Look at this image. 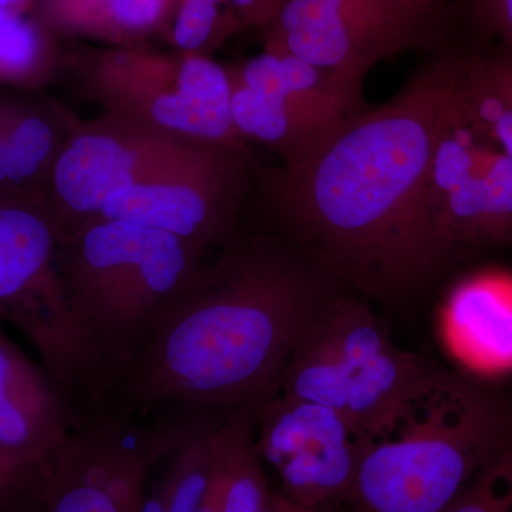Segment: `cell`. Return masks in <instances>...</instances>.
<instances>
[{
	"label": "cell",
	"mask_w": 512,
	"mask_h": 512,
	"mask_svg": "<svg viewBox=\"0 0 512 512\" xmlns=\"http://www.w3.org/2000/svg\"><path fill=\"white\" fill-rule=\"evenodd\" d=\"M338 282L291 238L232 235L202 259L120 370L104 406L195 424L258 413Z\"/></svg>",
	"instance_id": "cell-1"
},
{
	"label": "cell",
	"mask_w": 512,
	"mask_h": 512,
	"mask_svg": "<svg viewBox=\"0 0 512 512\" xmlns=\"http://www.w3.org/2000/svg\"><path fill=\"white\" fill-rule=\"evenodd\" d=\"M451 50L383 106L353 117L315 156L266 177L281 234L338 284L376 295L409 291L448 261L427 181L453 96Z\"/></svg>",
	"instance_id": "cell-2"
},
{
	"label": "cell",
	"mask_w": 512,
	"mask_h": 512,
	"mask_svg": "<svg viewBox=\"0 0 512 512\" xmlns=\"http://www.w3.org/2000/svg\"><path fill=\"white\" fill-rule=\"evenodd\" d=\"M512 444V394L495 380L430 365L375 434L360 441L352 512H443Z\"/></svg>",
	"instance_id": "cell-3"
},
{
	"label": "cell",
	"mask_w": 512,
	"mask_h": 512,
	"mask_svg": "<svg viewBox=\"0 0 512 512\" xmlns=\"http://www.w3.org/2000/svg\"><path fill=\"white\" fill-rule=\"evenodd\" d=\"M208 254L168 232L106 218L64 232V282L109 367L111 386Z\"/></svg>",
	"instance_id": "cell-4"
},
{
	"label": "cell",
	"mask_w": 512,
	"mask_h": 512,
	"mask_svg": "<svg viewBox=\"0 0 512 512\" xmlns=\"http://www.w3.org/2000/svg\"><path fill=\"white\" fill-rule=\"evenodd\" d=\"M63 235L43 197L0 195V325L25 336L80 421L106 403L113 377L67 291Z\"/></svg>",
	"instance_id": "cell-5"
},
{
	"label": "cell",
	"mask_w": 512,
	"mask_h": 512,
	"mask_svg": "<svg viewBox=\"0 0 512 512\" xmlns=\"http://www.w3.org/2000/svg\"><path fill=\"white\" fill-rule=\"evenodd\" d=\"M429 367L394 345L365 302L335 293L303 330L278 394L335 410L360 443L382 429Z\"/></svg>",
	"instance_id": "cell-6"
},
{
	"label": "cell",
	"mask_w": 512,
	"mask_h": 512,
	"mask_svg": "<svg viewBox=\"0 0 512 512\" xmlns=\"http://www.w3.org/2000/svg\"><path fill=\"white\" fill-rule=\"evenodd\" d=\"M466 35L457 2L441 0H284L268 26V50L365 83L383 60L440 55Z\"/></svg>",
	"instance_id": "cell-7"
},
{
	"label": "cell",
	"mask_w": 512,
	"mask_h": 512,
	"mask_svg": "<svg viewBox=\"0 0 512 512\" xmlns=\"http://www.w3.org/2000/svg\"><path fill=\"white\" fill-rule=\"evenodd\" d=\"M195 426L103 406L37 468L15 512H140L151 471Z\"/></svg>",
	"instance_id": "cell-8"
},
{
	"label": "cell",
	"mask_w": 512,
	"mask_h": 512,
	"mask_svg": "<svg viewBox=\"0 0 512 512\" xmlns=\"http://www.w3.org/2000/svg\"><path fill=\"white\" fill-rule=\"evenodd\" d=\"M84 92L141 123L200 140L247 146L231 114V72L208 57L100 52L77 57Z\"/></svg>",
	"instance_id": "cell-9"
},
{
	"label": "cell",
	"mask_w": 512,
	"mask_h": 512,
	"mask_svg": "<svg viewBox=\"0 0 512 512\" xmlns=\"http://www.w3.org/2000/svg\"><path fill=\"white\" fill-rule=\"evenodd\" d=\"M221 144L227 143L181 136L120 114L90 121L73 116L42 197L66 232L96 218L111 198L197 163Z\"/></svg>",
	"instance_id": "cell-10"
},
{
	"label": "cell",
	"mask_w": 512,
	"mask_h": 512,
	"mask_svg": "<svg viewBox=\"0 0 512 512\" xmlns=\"http://www.w3.org/2000/svg\"><path fill=\"white\" fill-rule=\"evenodd\" d=\"M427 205L448 258L512 245V158L468 116L456 83L431 158Z\"/></svg>",
	"instance_id": "cell-11"
},
{
	"label": "cell",
	"mask_w": 512,
	"mask_h": 512,
	"mask_svg": "<svg viewBox=\"0 0 512 512\" xmlns=\"http://www.w3.org/2000/svg\"><path fill=\"white\" fill-rule=\"evenodd\" d=\"M252 173L247 146L221 144L197 163L111 198L96 218L158 229L211 252L234 235Z\"/></svg>",
	"instance_id": "cell-12"
},
{
	"label": "cell",
	"mask_w": 512,
	"mask_h": 512,
	"mask_svg": "<svg viewBox=\"0 0 512 512\" xmlns=\"http://www.w3.org/2000/svg\"><path fill=\"white\" fill-rule=\"evenodd\" d=\"M255 446L296 504L315 512L346 505L359 436L335 410L276 394L256 414Z\"/></svg>",
	"instance_id": "cell-13"
},
{
	"label": "cell",
	"mask_w": 512,
	"mask_h": 512,
	"mask_svg": "<svg viewBox=\"0 0 512 512\" xmlns=\"http://www.w3.org/2000/svg\"><path fill=\"white\" fill-rule=\"evenodd\" d=\"M77 424L66 394L0 325V451L35 473Z\"/></svg>",
	"instance_id": "cell-14"
},
{
	"label": "cell",
	"mask_w": 512,
	"mask_h": 512,
	"mask_svg": "<svg viewBox=\"0 0 512 512\" xmlns=\"http://www.w3.org/2000/svg\"><path fill=\"white\" fill-rule=\"evenodd\" d=\"M444 342L468 375L512 373V272L488 269L458 281L441 311Z\"/></svg>",
	"instance_id": "cell-15"
},
{
	"label": "cell",
	"mask_w": 512,
	"mask_h": 512,
	"mask_svg": "<svg viewBox=\"0 0 512 512\" xmlns=\"http://www.w3.org/2000/svg\"><path fill=\"white\" fill-rule=\"evenodd\" d=\"M72 119L56 101L0 87V195L42 197Z\"/></svg>",
	"instance_id": "cell-16"
},
{
	"label": "cell",
	"mask_w": 512,
	"mask_h": 512,
	"mask_svg": "<svg viewBox=\"0 0 512 512\" xmlns=\"http://www.w3.org/2000/svg\"><path fill=\"white\" fill-rule=\"evenodd\" d=\"M256 413L225 414L211 436L210 468L198 512H258L272 488L255 446Z\"/></svg>",
	"instance_id": "cell-17"
},
{
	"label": "cell",
	"mask_w": 512,
	"mask_h": 512,
	"mask_svg": "<svg viewBox=\"0 0 512 512\" xmlns=\"http://www.w3.org/2000/svg\"><path fill=\"white\" fill-rule=\"evenodd\" d=\"M453 49L458 99L481 131L512 158V52L485 37Z\"/></svg>",
	"instance_id": "cell-18"
},
{
	"label": "cell",
	"mask_w": 512,
	"mask_h": 512,
	"mask_svg": "<svg viewBox=\"0 0 512 512\" xmlns=\"http://www.w3.org/2000/svg\"><path fill=\"white\" fill-rule=\"evenodd\" d=\"M220 420V419H218ZM218 420L184 434L153 468L146 494L157 512H198L210 468L211 436Z\"/></svg>",
	"instance_id": "cell-19"
},
{
	"label": "cell",
	"mask_w": 512,
	"mask_h": 512,
	"mask_svg": "<svg viewBox=\"0 0 512 512\" xmlns=\"http://www.w3.org/2000/svg\"><path fill=\"white\" fill-rule=\"evenodd\" d=\"M45 36L32 20L10 12L0 23V87L30 90L49 73Z\"/></svg>",
	"instance_id": "cell-20"
},
{
	"label": "cell",
	"mask_w": 512,
	"mask_h": 512,
	"mask_svg": "<svg viewBox=\"0 0 512 512\" xmlns=\"http://www.w3.org/2000/svg\"><path fill=\"white\" fill-rule=\"evenodd\" d=\"M443 512H512V444Z\"/></svg>",
	"instance_id": "cell-21"
},
{
	"label": "cell",
	"mask_w": 512,
	"mask_h": 512,
	"mask_svg": "<svg viewBox=\"0 0 512 512\" xmlns=\"http://www.w3.org/2000/svg\"><path fill=\"white\" fill-rule=\"evenodd\" d=\"M473 35L495 40L512 52V0H456Z\"/></svg>",
	"instance_id": "cell-22"
},
{
	"label": "cell",
	"mask_w": 512,
	"mask_h": 512,
	"mask_svg": "<svg viewBox=\"0 0 512 512\" xmlns=\"http://www.w3.org/2000/svg\"><path fill=\"white\" fill-rule=\"evenodd\" d=\"M214 0H184L174 26L175 45L185 53L197 52L218 32L221 23Z\"/></svg>",
	"instance_id": "cell-23"
},
{
	"label": "cell",
	"mask_w": 512,
	"mask_h": 512,
	"mask_svg": "<svg viewBox=\"0 0 512 512\" xmlns=\"http://www.w3.org/2000/svg\"><path fill=\"white\" fill-rule=\"evenodd\" d=\"M164 6L165 0H107L103 18L121 32H146L160 20Z\"/></svg>",
	"instance_id": "cell-24"
},
{
	"label": "cell",
	"mask_w": 512,
	"mask_h": 512,
	"mask_svg": "<svg viewBox=\"0 0 512 512\" xmlns=\"http://www.w3.org/2000/svg\"><path fill=\"white\" fill-rule=\"evenodd\" d=\"M33 474L0 451V494L13 503L28 487Z\"/></svg>",
	"instance_id": "cell-25"
},
{
	"label": "cell",
	"mask_w": 512,
	"mask_h": 512,
	"mask_svg": "<svg viewBox=\"0 0 512 512\" xmlns=\"http://www.w3.org/2000/svg\"><path fill=\"white\" fill-rule=\"evenodd\" d=\"M107 0H49L50 12L64 20V22L74 23L79 12L83 18L92 13L93 19L99 18L101 13L104 15Z\"/></svg>",
	"instance_id": "cell-26"
},
{
	"label": "cell",
	"mask_w": 512,
	"mask_h": 512,
	"mask_svg": "<svg viewBox=\"0 0 512 512\" xmlns=\"http://www.w3.org/2000/svg\"><path fill=\"white\" fill-rule=\"evenodd\" d=\"M258 512H315L296 504L291 498L286 497L282 491L271 490L268 500Z\"/></svg>",
	"instance_id": "cell-27"
},
{
	"label": "cell",
	"mask_w": 512,
	"mask_h": 512,
	"mask_svg": "<svg viewBox=\"0 0 512 512\" xmlns=\"http://www.w3.org/2000/svg\"><path fill=\"white\" fill-rule=\"evenodd\" d=\"M28 0H0V8L18 12L20 6L25 5Z\"/></svg>",
	"instance_id": "cell-28"
},
{
	"label": "cell",
	"mask_w": 512,
	"mask_h": 512,
	"mask_svg": "<svg viewBox=\"0 0 512 512\" xmlns=\"http://www.w3.org/2000/svg\"><path fill=\"white\" fill-rule=\"evenodd\" d=\"M0 512H15L12 503L3 494H0Z\"/></svg>",
	"instance_id": "cell-29"
},
{
	"label": "cell",
	"mask_w": 512,
	"mask_h": 512,
	"mask_svg": "<svg viewBox=\"0 0 512 512\" xmlns=\"http://www.w3.org/2000/svg\"><path fill=\"white\" fill-rule=\"evenodd\" d=\"M441 2H456V0H441Z\"/></svg>",
	"instance_id": "cell-30"
},
{
	"label": "cell",
	"mask_w": 512,
	"mask_h": 512,
	"mask_svg": "<svg viewBox=\"0 0 512 512\" xmlns=\"http://www.w3.org/2000/svg\"><path fill=\"white\" fill-rule=\"evenodd\" d=\"M214 2L220 3L222 2V0H214Z\"/></svg>",
	"instance_id": "cell-31"
}]
</instances>
